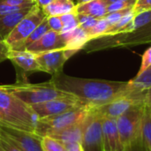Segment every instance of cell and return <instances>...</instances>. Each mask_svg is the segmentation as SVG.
<instances>
[{
	"label": "cell",
	"instance_id": "obj_12",
	"mask_svg": "<svg viewBox=\"0 0 151 151\" xmlns=\"http://www.w3.org/2000/svg\"><path fill=\"white\" fill-rule=\"evenodd\" d=\"M34 55L42 68V72L47 73L51 76L62 73L64 65L68 59L65 50L47 51Z\"/></svg>",
	"mask_w": 151,
	"mask_h": 151
},
{
	"label": "cell",
	"instance_id": "obj_28",
	"mask_svg": "<svg viewBox=\"0 0 151 151\" xmlns=\"http://www.w3.org/2000/svg\"><path fill=\"white\" fill-rule=\"evenodd\" d=\"M135 2L136 0H121L109 4L107 5V13L133 8L135 4Z\"/></svg>",
	"mask_w": 151,
	"mask_h": 151
},
{
	"label": "cell",
	"instance_id": "obj_16",
	"mask_svg": "<svg viewBox=\"0 0 151 151\" xmlns=\"http://www.w3.org/2000/svg\"><path fill=\"white\" fill-rule=\"evenodd\" d=\"M85 121H86V119L81 123L73 125L68 128H65L62 131L54 133L48 136L57 140L58 142H61L65 146L72 144V143H82Z\"/></svg>",
	"mask_w": 151,
	"mask_h": 151
},
{
	"label": "cell",
	"instance_id": "obj_4",
	"mask_svg": "<svg viewBox=\"0 0 151 151\" xmlns=\"http://www.w3.org/2000/svg\"><path fill=\"white\" fill-rule=\"evenodd\" d=\"M91 106H84L58 115L38 119L35 134L40 137L48 136L82 122L89 114Z\"/></svg>",
	"mask_w": 151,
	"mask_h": 151
},
{
	"label": "cell",
	"instance_id": "obj_26",
	"mask_svg": "<svg viewBox=\"0 0 151 151\" xmlns=\"http://www.w3.org/2000/svg\"><path fill=\"white\" fill-rule=\"evenodd\" d=\"M60 18H61L62 24H63L62 32L60 34L70 33L79 27V21H78L75 12H71V13L62 15L60 16Z\"/></svg>",
	"mask_w": 151,
	"mask_h": 151
},
{
	"label": "cell",
	"instance_id": "obj_43",
	"mask_svg": "<svg viewBox=\"0 0 151 151\" xmlns=\"http://www.w3.org/2000/svg\"><path fill=\"white\" fill-rule=\"evenodd\" d=\"M0 151H4L3 150H2V148H1V147H0Z\"/></svg>",
	"mask_w": 151,
	"mask_h": 151
},
{
	"label": "cell",
	"instance_id": "obj_33",
	"mask_svg": "<svg viewBox=\"0 0 151 151\" xmlns=\"http://www.w3.org/2000/svg\"><path fill=\"white\" fill-rule=\"evenodd\" d=\"M123 151H148L142 138V135L131 142L129 145L126 146Z\"/></svg>",
	"mask_w": 151,
	"mask_h": 151
},
{
	"label": "cell",
	"instance_id": "obj_32",
	"mask_svg": "<svg viewBox=\"0 0 151 151\" xmlns=\"http://www.w3.org/2000/svg\"><path fill=\"white\" fill-rule=\"evenodd\" d=\"M48 23L50 26V30L57 32V33H61L62 28H63V24L60 16H50L47 17Z\"/></svg>",
	"mask_w": 151,
	"mask_h": 151
},
{
	"label": "cell",
	"instance_id": "obj_40",
	"mask_svg": "<svg viewBox=\"0 0 151 151\" xmlns=\"http://www.w3.org/2000/svg\"><path fill=\"white\" fill-rule=\"evenodd\" d=\"M85 151H102L101 148H84Z\"/></svg>",
	"mask_w": 151,
	"mask_h": 151
},
{
	"label": "cell",
	"instance_id": "obj_6",
	"mask_svg": "<svg viewBox=\"0 0 151 151\" xmlns=\"http://www.w3.org/2000/svg\"><path fill=\"white\" fill-rule=\"evenodd\" d=\"M144 97L145 91H131L111 101L108 104L97 107H92V111L102 119H110L116 120L119 117L123 115L131 108L144 104Z\"/></svg>",
	"mask_w": 151,
	"mask_h": 151
},
{
	"label": "cell",
	"instance_id": "obj_17",
	"mask_svg": "<svg viewBox=\"0 0 151 151\" xmlns=\"http://www.w3.org/2000/svg\"><path fill=\"white\" fill-rule=\"evenodd\" d=\"M61 35L66 42V46L65 50H71L74 53L81 50L90 41L88 33L80 27H78L70 33Z\"/></svg>",
	"mask_w": 151,
	"mask_h": 151
},
{
	"label": "cell",
	"instance_id": "obj_3",
	"mask_svg": "<svg viewBox=\"0 0 151 151\" xmlns=\"http://www.w3.org/2000/svg\"><path fill=\"white\" fill-rule=\"evenodd\" d=\"M5 90L20 99L28 105L37 104L53 99L73 96L62 91L50 81L31 84L27 82H16L11 85H1Z\"/></svg>",
	"mask_w": 151,
	"mask_h": 151
},
{
	"label": "cell",
	"instance_id": "obj_34",
	"mask_svg": "<svg viewBox=\"0 0 151 151\" xmlns=\"http://www.w3.org/2000/svg\"><path fill=\"white\" fill-rule=\"evenodd\" d=\"M150 66H151V47L149 48L142 55V64H141V67L140 70L137 73V75L141 74L142 73H143L145 70H147Z\"/></svg>",
	"mask_w": 151,
	"mask_h": 151
},
{
	"label": "cell",
	"instance_id": "obj_11",
	"mask_svg": "<svg viewBox=\"0 0 151 151\" xmlns=\"http://www.w3.org/2000/svg\"><path fill=\"white\" fill-rule=\"evenodd\" d=\"M102 137L103 119L94 113L91 107L89 114L85 121L82 145L84 148H101Z\"/></svg>",
	"mask_w": 151,
	"mask_h": 151
},
{
	"label": "cell",
	"instance_id": "obj_30",
	"mask_svg": "<svg viewBox=\"0 0 151 151\" xmlns=\"http://www.w3.org/2000/svg\"><path fill=\"white\" fill-rule=\"evenodd\" d=\"M134 8V7H133ZM132 9V8H130ZM130 9H127V10H122V11H117V12H110L107 13V15L104 17L106 19V20L108 21V23L110 24V27L113 25H115L116 23H118L121 18L127 13V11H129Z\"/></svg>",
	"mask_w": 151,
	"mask_h": 151
},
{
	"label": "cell",
	"instance_id": "obj_18",
	"mask_svg": "<svg viewBox=\"0 0 151 151\" xmlns=\"http://www.w3.org/2000/svg\"><path fill=\"white\" fill-rule=\"evenodd\" d=\"M74 12L91 16L96 19H102L107 15V4L104 0H95L85 4H76Z\"/></svg>",
	"mask_w": 151,
	"mask_h": 151
},
{
	"label": "cell",
	"instance_id": "obj_27",
	"mask_svg": "<svg viewBox=\"0 0 151 151\" xmlns=\"http://www.w3.org/2000/svg\"><path fill=\"white\" fill-rule=\"evenodd\" d=\"M42 151H67L65 145L50 136L42 137Z\"/></svg>",
	"mask_w": 151,
	"mask_h": 151
},
{
	"label": "cell",
	"instance_id": "obj_2",
	"mask_svg": "<svg viewBox=\"0 0 151 151\" xmlns=\"http://www.w3.org/2000/svg\"><path fill=\"white\" fill-rule=\"evenodd\" d=\"M37 119L30 105L0 85V127L35 134Z\"/></svg>",
	"mask_w": 151,
	"mask_h": 151
},
{
	"label": "cell",
	"instance_id": "obj_36",
	"mask_svg": "<svg viewBox=\"0 0 151 151\" xmlns=\"http://www.w3.org/2000/svg\"><path fill=\"white\" fill-rule=\"evenodd\" d=\"M9 50H10V48L6 44V42L0 41V62L8 58Z\"/></svg>",
	"mask_w": 151,
	"mask_h": 151
},
{
	"label": "cell",
	"instance_id": "obj_38",
	"mask_svg": "<svg viewBox=\"0 0 151 151\" xmlns=\"http://www.w3.org/2000/svg\"><path fill=\"white\" fill-rule=\"evenodd\" d=\"M144 104L151 109V87L145 90V97H144Z\"/></svg>",
	"mask_w": 151,
	"mask_h": 151
},
{
	"label": "cell",
	"instance_id": "obj_23",
	"mask_svg": "<svg viewBox=\"0 0 151 151\" xmlns=\"http://www.w3.org/2000/svg\"><path fill=\"white\" fill-rule=\"evenodd\" d=\"M142 138L148 151H151V109L145 105L142 125Z\"/></svg>",
	"mask_w": 151,
	"mask_h": 151
},
{
	"label": "cell",
	"instance_id": "obj_29",
	"mask_svg": "<svg viewBox=\"0 0 151 151\" xmlns=\"http://www.w3.org/2000/svg\"><path fill=\"white\" fill-rule=\"evenodd\" d=\"M78 21H79V27L81 28H82L83 30H85L86 32L88 31L89 29H91L97 22V20L99 19H96L93 18L91 16H88V15H84V14H79L76 13Z\"/></svg>",
	"mask_w": 151,
	"mask_h": 151
},
{
	"label": "cell",
	"instance_id": "obj_1",
	"mask_svg": "<svg viewBox=\"0 0 151 151\" xmlns=\"http://www.w3.org/2000/svg\"><path fill=\"white\" fill-rule=\"evenodd\" d=\"M56 88L72 94L87 105L97 107L129 92L128 81H111L77 78L60 73L50 80Z\"/></svg>",
	"mask_w": 151,
	"mask_h": 151
},
{
	"label": "cell",
	"instance_id": "obj_14",
	"mask_svg": "<svg viewBox=\"0 0 151 151\" xmlns=\"http://www.w3.org/2000/svg\"><path fill=\"white\" fill-rule=\"evenodd\" d=\"M102 151H123L115 119H103Z\"/></svg>",
	"mask_w": 151,
	"mask_h": 151
},
{
	"label": "cell",
	"instance_id": "obj_25",
	"mask_svg": "<svg viewBox=\"0 0 151 151\" xmlns=\"http://www.w3.org/2000/svg\"><path fill=\"white\" fill-rule=\"evenodd\" d=\"M109 28H110V24L108 23L105 18H102V19H99L96 24L91 29L87 31V33L91 41L98 37L104 36L106 32L109 30Z\"/></svg>",
	"mask_w": 151,
	"mask_h": 151
},
{
	"label": "cell",
	"instance_id": "obj_39",
	"mask_svg": "<svg viewBox=\"0 0 151 151\" xmlns=\"http://www.w3.org/2000/svg\"><path fill=\"white\" fill-rule=\"evenodd\" d=\"M35 4H36L38 7L43 9L44 7H46L48 4H50L51 2H53L54 0H35Z\"/></svg>",
	"mask_w": 151,
	"mask_h": 151
},
{
	"label": "cell",
	"instance_id": "obj_9",
	"mask_svg": "<svg viewBox=\"0 0 151 151\" xmlns=\"http://www.w3.org/2000/svg\"><path fill=\"white\" fill-rule=\"evenodd\" d=\"M8 59H10L16 66L17 70L20 72V73H18L17 82H27V73L42 72V68L35 59V55L27 50L18 51L10 50Z\"/></svg>",
	"mask_w": 151,
	"mask_h": 151
},
{
	"label": "cell",
	"instance_id": "obj_7",
	"mask_svg": "<svg viewBox=\"0 0 151 151\" xmlns=\"http://www.w3.org/2000/svg\"><path fill=\"white\" fill-rule=\"evenodd\" d=\"M45 18L46 15L44 14L42 9L35 4L31 11L18 23V25L5 40V42L9 48L26 39L42 22Z\"/></svg>",
	"mask_w": 151,
	"mask_h": 151
},
{
	"label": "cell",
	"instance_id": "obj_24",
	"mask_svg": "<svg viewBox=\"0 0 151 151\" xmlns=\"http://www.w3.org/2000/svg\"><path fill=\"white\" fill-rule=\"evenodd\" d=\"M135 15H136V14H135V12H134V8H132V9H130L129 11H127V13L121 18V19H120L118 23H116L115 25L111 26V27L109 28V30L106 32V34H105L104 36L119 35L120 32H121V30H122L127 24H129V23L133 20V19L134 18Z\"/></svg>",
	"mask_w": 151,
	"mask_h": 151
},
{
	"label": "cell",
	"instance_id": "obj_35",
	"mask_svg": "<svg viewBox=\"0 0 151 151\" xmlns=\"http://www.w3.org/2000/svg\"><path fill=\"white\" fill-rule=\"evenodd\" d=\"M27 7H29V6H27ZM23 8H26V7L10 5V4H8L4 3V1L0 0V16L5 15V14L11 13V12H13L19 11V10H21V9H23Z\"/></svg>",
	"mask_w": 151,
	"mask_h": 151
},
{
	"label": "cell",
	"instance_id": "obj_21",
	"mask_svg": "<svg viewBox=\"0 0 151 151\" xmlns=\"http://www.w3.org/2000/svg\"><path fill=\"white\" fill-rule=\"evenodd\" d=\"M130 91L144 92L151 87V66L128 81Z\"/></svg>",
	"mask_w": 151,
	"mask_h": 151
},
{
	"label": "cell",
	"instance_id": "obj_20",
	"mask_svg": "<svg viewBox=\"0 0 151 151\" xmlns=\"http://www.w3.org/2000/svg\"><path fill=\"white\" fill-rule=\"evenodd\" d=\"M50 30V26H49V23H48V19H47V17H46L42 20V22L26 39H24L20 42L13 45L12 47L10 48V50H18V51H24V50H26V49L28 46H30L32 43H34L35 42L39 40L44 34H46Z\"/></svg>",
	"mask_w": 151,
	"mask_h": 151
},
{
	"label": "cell",
	"instance_id": "obj_41",
	"mask_svg": "<svg viewBox=\"0 0 151 151\" xmlns=\"http://www.w3.org/2000/svg\"><path fill=\"white\" fill-rule=\"evenodd\" d=\"M95 0H76V4H85V3H88V2H92Z\"/></svg>",
	"mask_w": 151,
	"mask_h": 151
},
{
	"label": "cell",
	"instance_id": "obj_42",
	"mask_svg": "<svg viewBox=\"0 0 151 151\" xmlns=\"http://www.w3.org/2000/svg\"><path fill=\"white\" fill-rule=\"evenodd\" d=\"M106 4H107V5L109 4H111V3H113V2H117V1H121V0H104Z\"/></svg>",
	"mask_w": 151,
	"mask_h": 151
},
{
	"label": "cell",
	"instance_id": "obj_19",
	"mask_svg": "<svg viewBox=\"0 0 151 151\" xmlns=\"http://www.w3.org/2000/svg\"><path fill=\"white\" fill-rule=\"evenodd\" d=\"M76 4L73 0H54L42 9L46 17L62 16L67 13L74 12Z\"/></svg>",
	"mask_w": 151,
	"mask_h": 151
},
{
	"label": "cell",
	"instance_id": "obj_37",
	"mask_svg": "<svg viewBox=\"0 0 151 151\" xmlns=\"http://www.w3.org/2000/svg\"><path fill=\"white\" fill-rule=\"evenodd\" d=\"M67 151H85L82 143H72L65 146Z\"/></svg>",
	"mask_w": 151,
	"mask_h": 151
},
{
	"label": "cell",
	"instance_id": "obj_10",
	"mask_svg": "<svg viewBox=\"0 0 151 151\" xmlns=\"http://www.w3.org/2000/svg\"><path fill=\"white\" fill-rule=\"evenodd\" d=\"M0 134L12 141L21 151H42V137L35 134L0 127Z\"/></svg>",
	"mask_w": 151,
	"mask_h": 151
},
{
	"label": "cell",
	"instance_id": "obj_31",
	"mask_svg": "<svg viewBox=\"0 0 151 151\" xmlns=\"http://www.w3.org/2000/svg\"><path fill=\"white\" fill-rule=\"evenodd\" d=\"M0 147L4 151H21L12 141L2 134H0Z\"/></svg>",
	"mask_w": 151,
	"mask_h": 151
},
{
	"label": "cell",
	"instance_id": "obj_13",
	"mask_svg": "<svg viewBox=\"0 0 151 151\" xmlns=\"http://www.w3.org/2000/svg\"><path fill=\"white\" fill-rule=\"evenodd\" d=\"M66 42L60 33L50 30L44 34L39 40L28 46L26 50L33 54H38L47 51L65 50Z\"/></svg>",
	"mask_w": 151,
	"mask_h": 151
},
{
	"label": "cell",
	"instance_id": "obj_5",
	"mask_svg": "<svg viewBox=\"0 0 151 151\" xmlns=\"http://www.w3.org/2000/svg\"><path fill=\"white\" fill-rule=\"evenodd\" d=\"M145 104L136 105L116 119L123 149L142 135V125Z\"/></svg>",
	"mask_w": 151,
	"mask_h": 151
},
{
	"label": "cell",
	"instance_id": "obj_15",
	"mask_svg": "<svg viewBox=\"0 0 151 151\" xmlns=\"http://www.w3.org/2000/svg\"><path fill=\"white\" fill-rule=\"evenodd\" d=\"M34 6L26 7L21 10L0 16V41L5 42L18 23L31 11Z\"/></svg>",
	"mask_w": 151,
	"mask_h": 151
},
{
	"label": "cell",
	"instance_id": "obj_8",
	"mask_svg": "<svg viewBox=\"0 0 151 151\" xmlns=\"http://www.w3.org/2000/svg\"><path fill=\"white\" fill-rule=\"evenodd\" d=\"M38 119L58 115L69 111L88 106L74 96L53 99L44 103L30 105ZM89 106V105H88Z\"/></svg>",
	"mask_w": 151,
	"mask_h": 151
},
{
	"label": "cell",
	"instance_id": "obj_22",
	"mask_svg": "<svg viewBox=\"0 0 151 151\" xmlns=\"http://www.w3.org/2000/svg\"><path fill=\"white\" fill-rule=\"evenodd\" d=\"M151 22V10L146 11L141 13H138L134 16L133 20L127 24L120 32V34L131 33L138 28L142 27L143 26L149 24Z\"/></svg>",
	"mask_w": 151,
	"mask_h": 151
}]
</instances>
